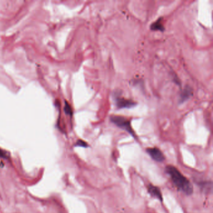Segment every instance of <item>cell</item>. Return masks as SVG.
Instances as JSON below:
<instances>
[{
  "label": "cell",
  "mask_w": 213,
  "mask_h": 213,
  "mask_svg": "<svg viewBox=\"0 0 213 213\" xmlns=\"http://www.w3.org/2000/svg\"><path fill=\"white\" fill-rule=\"evenodd\" d=\"M166 172L169 175L177 189L186 195H191L193 193V188L188 179L183 175L177 168L172 165L166 166Z\"/></svg>",
  "instance_id": "cell-1"
},
{
  "label": "cell",
  "mask_w": 213,
  "mask_h": 213,
  "mask_svg": "<svg viewBox=\"0 0 213 213\" xmlns=\"http://www.w3.org/2000/svg\"><path fill=\"white\" fill-rule=\"evenodd\" d=\"M109 119L111 122H113L116 126L130 134L134 138L137 139L136 134L131 126V121L130 120L127 119L125 117L117 115L111 116Z\"/></svg>",
  "instance_id": "cell-2"
},
{
  "label": "cell",
  "mask_w": 213,
  "mask_h": 213,
  "mask_svg": "<svg viewBox=\"0 0 213 213\" xmlns=\"http://www.w3.org/2000/svg\"><path fill=\"white\" fill-rule=\"evenodd\" d=\"M115 105L118 109H130L137 105V103L131 99H128L119 96V94H114Z\"/></svg>",
  "instance_id": "cell-3"
},
{
  "label": "cell",
  "mask_w": 213,
  "mask_h": 213,
  "mask_svg": "<svg viewBox=\"0 0 213 213\" xmlns=\"http://www.w3.org/2000/svg\"><path fill=\"white\" fill-rule=\"evenodd\" d=\"M147 153L151 158L156 162H162L165 160V156L162 151L157 148H148L146 149Z\"/></svg>",
  "instance_id": "cell-4"
},
{
  "label": "cell",
  "mask_w": 213,
  "mask_h": 213,
  "mask_svg": "<svg viewBox=\"0 0 213 213\" xmlns=\"http://www.w3.org/2000/svg\"><path fill=\"white\" fill-rule=\"evenodd\" d=\"M193 95V90L191 87L189 86H186L185 87L183 90H182L180 96H179V104H182L186 101L191 97H192Z\"/></svg>",
  "instance_id": "cell-5"
},
{
  "label": "cell",
  "mask_w": 213,
  "mask_h": 213,
  "mask_svg": "<svg viewBox=\"0 0 213 213\" xmlns=\"http://www.w3.org/2000/svg\"><path fill=\"white\" fill-rule=\"evenodd\" d=\"M147 189L148 193L151 196H153V198L158 199L161 202H162V201H163L161 191L158 187L155 186L153 184H149L147 187Z\"/></svg>",
  "instance_id": "cell-6"
},
{
  "label": "cell",
  "mask_w": 213,
  "mask_h": 213,
  "mask_svg": "<svg viewBox=\"0 0 213 213\" xmlns=\"http://www.w3.org/2000/svg\"><path fill=\"white\" fill-rule=\"evenodd\" d=\"M150 29L152 31H159L163 32L165 30L164 26L162 24V17L159 18L156 21L151 25Z\"/></svg>",
  "instance_id": "cell-7"
},
{
  "label": "cell",
  "mask_w": 213,
  "mask_h": 213,
  "mask_svg": "<svg viewBox=\"0 0 213 213\" xmlns=\"http://www.w3.org/2000/svg\"><path fill=\"white\" fill-rule=\"evenodd\" d=\"M64 112L66 113V114L68 115H70V116H72V108L71 107L70 104L67 102V101H65V106H64Z\"/></svg>",
  "instance_id": "cell-8"
},
{
  "label": "cell",
  "mask_w": 213,
  "mask_h": 213,
  "mask_svg": "<svg viewBox=\"0 0 213 213\" xmlns=\"http://www.w3.org/2000/svg\"><path fill=\"white\" fill-rule=\"evenodd\" d=\"M76 146H80V147H83V148H88V144H87L86 142L84 141L83 140L81 139H79L78 141L76 142V143L75 144Z\"/></svg>",
  "instance_id": "cell-9"
},
{
  "label": "cell",
  "mask_w": 213,
  "mask_h": 213,
  "mask_svg": "<svg viewBox=\"0 0 213 213\" xmlns=\"http://www.w3.org/2000/svg\"><path fill=\"white\" fill-rule=\"evenodd\" d=\"M173 81H174V82H175V83H176L177 85H178L179 86H181V81H180V80H179V78H178V76H176V75H175V76H174Z\"/></svg>",
  "instance_id": "cell-10"
}]
</instances>
